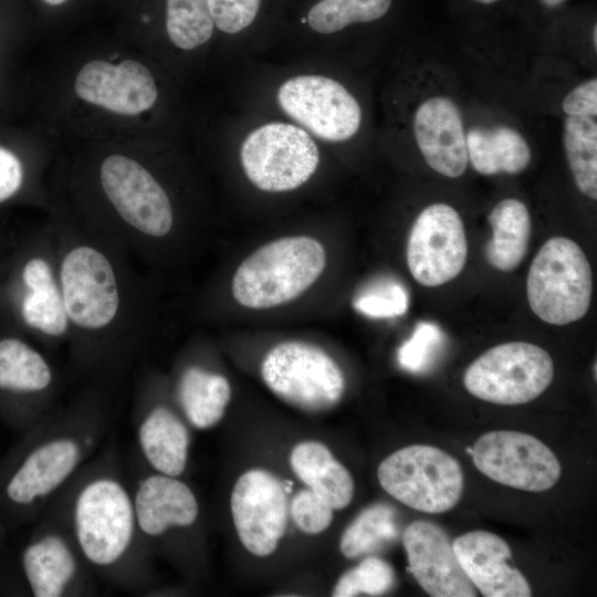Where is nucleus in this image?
<instances>
[{
    "mask_svg": "<svg viewBox=\"0 0 597 597\" xmlns=\"http://www.w3.org/2000/svg\"><path fill=\"white\" fill-rule=\"evenodd\" d=\"M52 500L96 577L129 593L146 591L150 552L115 444L95 454Z\"/></svg>",
    "mask_w": 597,
    "mask_h": 597,
    "instance_id": "f257e3e1",
    "label": "nucleus"
},
{
    "mask_svg": "<svg viewBox=\"0 0 597 597\" xmlns=\"http://www.w3.org/2000/svg\"><path fill=\"white\" fill-rule=\"evenodd\" d=\"M105 408L87 399L50 411L0 459V517L9 533L31 525L100 448Z\"/></svg>",
    "mask_w": 597,
    "mask_h": 597,
    "instance_id": "f03ea898",
    "label": "nucleus"
},
{
    "mask_svg": "<svg viewBox=\"0 0 597 597\" xmlns=\"http://www.w3.org/2000/svg\"><path fill=\"white\" fill-rule=\"evenodd\" d=\"M325 244L311 234L272 239L249 253L235 268L230 293L250 311L285 306L306 294L327 268Z\"/></svg>",
    "mask_w": 597,
    "mask_h": 597,
    "instance_id": "7ed1b4c3",
    "label": "nucleus"
},
{
    "mask_svg": "<svg viewBox=\"0 0 597 597\" xmlns=\"http://www.w3.org/2000/svg\"><path fill=\"white\" fill-rule=\"evenodd\" d=\"M15 552L28 595L82 597L96 593V576L82 556L56 503L51 500Z\"/></svg>",
    "mask_w": 597,
    "mask_h": 597,
    "instance_id": "20e7f679",
    "label": "nucleus"
},
{
    "mask_svg": "<svg viewBox=\"0 0 597 597\" xmlns=\"http://www.w3.org/2000/svg\"><path fill=\"white\" fill-rule=\"evenodd\" d=\"M526 293L531 310L545 323L583 318L590 306L593 276L582 248L565 237L548 239L531 263Z\"/></svg>",
    "mask_w": 597,
    "mask_h": 597,
    "instance_id": "39448f33",
    "label": "nucleus"
},
{
    "mask_svg": "<svg viewBox=\"0 0 597 597\" xmlns=\"http://www.w3.org/2000/svg\"><path fill=\"white\" fill-rule=\"evenodd\" d=\"M261 377L281 400L308 412L337 405L346 386L344 373L332 356L303 341L274 345L261 363Z\"/></svg>",
    "mask_w": 597,
    "mask_h": 597,
    "instance_id": "423d86ee",
    "label": "nucleus"
},
{
    "mask_svg": "<svg viewBox=\"0 0 597 597\" xmlns=\"http://www.w3.org/2000/svg\"><path fill=\"white\" fill-rule=\"evenodd\" d=\"M377 475L381 488L394 499L430 514L453 509L463 490L460 463L428 444L395 451L379 464Z\"/></svg>",
    "mask_w": 597,
    "mask_h": 597,
    "instance_id": "0eeeda50",
    "label": "nucleus"
},
{
    "mask_svg": "<svg viewBox=\"0 0 597 597\" xmlns=\"http://www.w3.org/2000/svg\"><path fill=\"white\" fill-rule=\"evenodd\" d=\"M554 376V364L542 347L526 342L494 346L465 370L463 384L474 397L503 406L530 402L543 394Z\"/></svg>",
    "mask_w": 597,
    "mask_h": 597,
    "instance_id": "6e6552de",
    "label": "nucleus"
},
{
    "mask_svg": "<svg viewBox=\"0 0 597 597\" xmlns=\"http://www.w3.org/2000/svg\"><path fill=\"white\" fill-rule=\"evenodd\" d=\"M240 163L248 180L265 192H287L300 188L315 174L320 151L298 126L268 123L243 140Z\"/></svg>",
    "mask_w": 597,
    "mask_h": 597,
    "instance_id": "1a4fd4ad",
    "label": "nucleus"
},
{
    "mask_svg": "<svg viewBox=\"0 0 597 597\" xmlns=\"http://www.w3.org/2000/svg\"><path fill=\"white\" fill-rule=\"evenodd\" d=\"M475 468L489 479L519 490L543 492L561 476L554 452L524 432L498 430L482 434L468 449Z\"/></svg>",
    "mask_w": 597,
    "mask_h": 597,
    "instance_id": "9d476101",
    "label": "nucleus"
},
{
    "mask_svg": "<svg viewBox=\"0 0 597 597\" xmlns=\"http://www.w3.org/2000/svg\"><path fill=\"white\" fill-rule=\"evenodd\" d=\"M55 378L35 348L17 337L0 339V418L23 433L50 410Z\"/></svg>",
    "mask_w": 597,
    "mask_h": 597,
    "instance_id": "9b49d317",
    "label": "nucleus"
},
{
    "mask_svg": "<svg viewBox=\"0 0 597 597\" xmlns=\"http://www.w3.org/2000/svg\"><path fill=\"white\" fill-rule=\"evenodd\" d=\"M59 285L69 321L78 328L97 332L116 317V275L109 260L96 248L82 244L65 253Z\"/></svg>",
    "mask_w": 597,
    "mask_h": 597,
    "instance_id": "f8f14e48",
    "label": "nucleus"
},
{
    "mask_svg": "<svg viewBox=\"0 0 597 597\" xmlns=\"http://www.w3.org/2000/svg\"><path fill=\"white\" fill-rule=\"evenodd\" d=\"M276 97L290 117L323 140H348L360 127L362 109L357 100L331 77H291L281 84Z\"/></svg>",
    "mask_w": 597,
    "mask_h": 597,
    "instance_id": "ddd939ff",
    "label": "nucleus"
},
{
    "mask_svg": "<svg viewBox=\"0 0 597 597\" xmlns=\"http://www.w3.org/2000/svg\"><path fill=\"white\" fill-rule=\"evenodd\" d=\"M468 240L458 211L447 203L426 207L415 220L406 259L412 277L428 287L440 286L463 270Z\"/></svg>",
    "mask_w": 597,
    "mask_h": 597,
    "instance_id": "4468645a",
    "label": "nucleus"
},
{
    "mask_svg": "<svg viewBox=\"0 0 597 597\" xmlns=\"http://www.w3.org/2000/svg\"><path fill=\"white\" fill-rule=\"evenodd\" d=\"M102 188L122 219L140 233L163 238L174 226L170 199L157 179L138 161L111 155L100 170Z\"/></svg>",
    "mask_w": 597,
    "mask_h": 597,
    "instance_id": "2eb2a0df",
    "label": "nucleus"
},
{
    "mask_svg": "<svg viewBox=\"0 0 597 597\" xmlns=\"http://www.w3.org/2000/svg\"><path fill=\"white\" fill-rule=\"evenodd\" d=\"M130 489L140 534L149 552L177 533L192 531L200 516L197 496L178 476L134 464Z\"/></svg>",
    "mask_w": 597,
    "mask_h": 597,
    "instance_id": "dca6fc26",
    "label": "nucleus"
},
{
    "mask_svg": "<svg viewBox=\"0 0 597 597\" xmlns=\"http://www.w3.org/2000/svg\"><path fill=\"white\" fill-rule=\"evenodd\" d=\"M272 473L253 469L235 482L230 507L242 545L253 555L272 554L283 536L287 522V492Z\"/></svg>",
    "mask_w": 597,
    "mask_h": 597,
    "instance_id": "f3484780",
    "label": "nucleus"
},
{
    "mask_svg": "<svg viewBox=\"0 0 597 597\" xmlns=\"http://www.w3.org/2000/svg\"><path fill=\"white\" fill-rule=\"evenodd\" d=\"M74 91L82 101L124 116L148 111L158 96L151 72L132 59L119 63L104 60L85 63L75 76Z\"/></svg>",
    "mask_w": 597,
    "mask_h": 597,
    "instance_id": "a211bd4d",
    "label": "nucleus"
},
{
    "mask_svg": "<svg viewBox=\"0 0 597 597\" xmlns=\"http://www.w3.org/2000/svg\"><path fill=\"white\" fill-rule=\"evenodd\" d=\"M409 570L432 597H474L475 587L464 574L444 531L428 521H415L402 535Z\"/></svg>",
    "mask_w": 597,
    "mask_h": 597,
    "instance_id": "6ab92c4d",
    "label": "nucleus"
},
{
    "mask_svg": "<svg viewBox=\"0 0 597 597\" xmlns=\"http://www.w3.org/2000/svg\"><path fill=\"white\" fill-rule=\"evenodd\" d=\"M188 425L182 412L153 394L138 400L134 415L137 452L148 469L170 476L182 475L191 442Z\"/></svg>",
    "mask_w": 597,
    "mask_h": 597,
    "instance_id": "aec40b11",
    "label": "nucleus"
},
{
    "mask_svg": "<svg viewBox=\"0 0 597 597\" xmlns=\"http://www.w3.org/2000/svg\"><path fill=\"white\" fill-rule=\"evenodd\" d=\"M452 547L464 574L483 596L532 595L524 575L507 564L512 552L502 537L486 531H472L457 537Z\"/></svg>",
    "mask_w": 597,
    "mask_h": 597,
    "instance_id": "412c9836",
    "label": "nucleus"
},
{
    "mask_svg": "<svg viewBox=\"0 0 597 597\" xmlns=\"http://www.w3.org/2000/svg\"><path fill=\"white\" fill-rule=\"evenodd\" d=\"M413 133L426 163L437 172L458 178L467 169L468 153L461 114L446 96L423 101L413 117Z\"/></svg>",
    "mask_w": 597,
    "mask_h": 597,
    "instance_id": "4be33fe9",
    "label": "nucleus"
},
{
    "mask_svg": "<svg viewBox=\"0 0 597 597\" xmlns=\"http://www.w3.org/2000/svg\"><path fill=\"white\" fill-rule=\"evenodd\" d=\"M175 396L186 420L196 429L216 426L231 398L229 380L198 364L185 366L177 378Z\"/></svg>",
    "mask_w": 597,
    "mask_h": 597,
    "instance_id": "5701e85b",
    "label": "nucleus"
},
{
    "mask_svg": "<svg viewBox=\"0 0 597 597\" xmlns=\"http://www.w3.org/2000/svg\"><path fill=\"white\" fill-rule=\"evenodd\" d=\"M294 473L334 510L346 507L354 495V481L348 470L317 441L296 444L290 455Z\"/></svg>",
    "mask_w": 597,
    "mask_h": 597,
    "instance_id": "b1692460",
    "label": "nucleus"
},
{
    "mask_svg": "<svg viewBox=\"0 0 597 597\" xmlns=\"http://www.w3.org/2000/svg\"><path fill=\"white\" fill-rule=\"evenodd\" d=\"M22 280L29 290L21 304L24 323L51 337L64 335L70 321L51 265L42 258H32L23 266Z\"/></svg>",
    "mask_w": 597,
    "mask_h": 597,
    "instance_id": "393cba45",
    "label": "nucleus"
},
{
    "mask_svg": "<svg viewBox=\"0 0 597 597\" xmlns=\"http://www.w3.org/2000/svg\"><path fill=\"white\" fill-rule=\"evenodd\" d=\"M468 159L481 175L517 174L531 161L524 137L509 126L472 128L465 135Z\"/></svg>",
    "mask_w": 597,
    "mask_h": 597,
    "instance_id": "a878e982",
    "label": "nucleus"
},
{
    "mask_svg": "<svg viewBox=\"0 0 597 597\" xmlns=\"http://www.w3.org/2000/svg\"><path fill=\"white\" fill-rule=\"evenodd\" d=\"M492 239L485 247V258L496 270L510 272L523 261L531 238V216L520 200H501L489 213Z\"/></svg>",
    "mask_w": 597,
    "mask_h": 597,
    "instance_id": "bb28decb",
    "label": "nucleus"
},
{
    "mask_svg": "<svg viewBox=\"0 0 597 597\" xmlns=\"http://www.w3.org/2000/svg\"><path fill=\"white\" fill-rule=\"evenodd\" d=\"M566 158L579 191L597 199L596 117L567 116L564 122Z\"/></svg>",
    "mask_w": 597,
    "mask_h": 597,
    "instance_id": "cd10ccee",
    "label": "nucleus"
},
{
    "mask_svg": "<svg viewBox=\"0 0 597 597\" xmlns=\"http://www.w3.org/2000/svg\"><path fill=\"white\" fill-rule=\"evenodd\" d=\"M396 516L395 509L384 503L366 507L344 531L341 553L347 558H356L394 542L399 535Z\"/></svg>",
    "mask_w": 597,
    "mask_h": 597,
    "instance_id": "c85d7f7f",
    "label": "nucleus"
},
{
    "mask_svg": "<svg viewBox=\"0 0 597 597\" xmlns=\"http://www.w3.org/2000/svg\"><path fill=\"white\" fill-rule=\"evenodd\" d=\"M392 0H318L308 10V27L321 34L338 32L354 23L383 18Z\"/></svg>",
    "mask_w": 597,
    "mask_h": 597,
    "instance_id": "c756f323",
    "label": "nucleus"
},
{
    "mask_svg": "<svg viewBox=\"0 0 597 597\" xmlns=\"http://www.w3.org/2000/svg\"><path fill=\"white\" fill-rule=\"evenodd\" d=\"M214 30L208 0H166V31L179 49L207 43Z\"/></svg>",
    "mask_w": 597,
    "mask_h": 597,
    "instance_id": "7c9ffc66",
    "label": "nucleus"
},
{
    "mask_svg": "<svg viewBox=\"0 0 597 597\" xmlns=\"http://www.w3.org/2000/svg\"><path fill=\"white\" fill-rule=\"evenodd\" d=\"M395 584L392 567L381 558L366 557L358 566L345 573L337 582L334 597H353L359 594L378 596Z\"/></svg>",
    "mask_w": 597,
    "mask_h": 597,
    "instance_id": "2f4dec72",
    "label": "nucleus"
},
{
    "mask_svg": "<svg viewBox=\"0 0 597 597\" xmlns=\"http://www.w3.org/2000/svg\"><path fill=\"white\" fill-rule=\"evenodd\" d=\"M443 343V333L433 323H419L411 337L398 350L399 365L410 373L425 371L432 365Z\"/></svg>",
    "mask_w": 597,
    "mask_h": 597,
    "instance_id": "473e14b6",
    "label": "nucleus"
},
{
    "mask_svg": "<svg viewBox=\"0 0 597 597\" xmlns=\"http://www.w3.org/2000/svg\"><path fill=\"white\" fill-rule=\"evenodd\" d=\"M333 507L312 490H301L290 504V513L297 527L307 534L325 531L333 520Z\"/></svg>",
    "mask_w": 597,
    "mask_h": 597,
    "instance_id": "72a5a7b5",
    "label": "nucleus"
},
{
    "mask_svg": "<svg viewBox=\"0 0 597 597\" xmlns=\"http://www.w3.org/2000/svg\"><path fill=\"white\" fill-rule=\"evenodd\" d=\"M355 308L375 318L399 316L408 308V294L398 283L386 284L359 296L355 301Z\"/></svg>",
    "mask_w": 597,
    "mask_h": 597,
    "instance_id": "f704fd0d",
    "label": "nucleus"
},
{
    "mask_svg": "<svg viewBox=\"0 0 597 597\" xmlns=\"http://www.w3.org/2000/svg\"><path fill=\"white\" fill-rule=\"evenodd\" d=\"M214 27L228 34H235L255 20L261 0H208Z\"/></svg>",
    "mask_w": 597,
    "mask_h": 597,
    "instance_id": "c9c22d12",
    "label": "nucleus"
},
{
    "mask_svg": "<svg viewBox=\"0 0 597 597\" xmlns=\"http://www.w3.org/2000/svg\"><path fill=\"white\" fill-rule=\"evenodd\" d=\"M9 532L0 517V596H29L21 578Z\"/></svg>",
    "mask_w": 597,
    "mask_h": 597,
    "instance_id": "e433bc0d",
    "label": "nucleus"
},
{
    "mask_svg": "<svg viewBox=\"0 0 597 597\" xmlns=\"http://www.w3.org/2000/svg\"><path fill=\"white\" fill-rule=\"evenodd\" d=\"M562 107L567 116L597 115V78L588 80L573 88L563 100Z\"/></svg>",
    "mask_w": 597,
    "mask_h": 597,
    "instance_id": "4c0bfd02",
    "label": "nucleus"
},
{
    "mask_svg": "<svg viewBox=\"0 0 597 597\" xmlns=\"http://www.w3.org/2000/svg\"><path fill=\"white\" fill-rule=\"evenodd\" d=\"M23 181V167L19 158L0 147V202L11 198Z\"/></svg>",
    "mask_w": 597,
    "mask_h": 597,
    "instance_id": "58836bf2",
    "label": "nucleus"
},
{
    "mask_svg": "<svg viewBox=\"0 0 597 597\" xmlns=\"http://www.w3.org/2000/svg\"><path fill=\"white\" fill-rule=\"evenodd\" d=\"M545 6L549 8L558 7L564 3L566 0H541Z\"/></svg>",
    "mask_w": 597,
    "mask_h": 597,
    "instance_id": "ea45409f",
    "label": "nucleus"
},
{
    "mask_svg": "<svg viewBox=\"0 0 597 597\" xmlns=\"http://www.w3.org/2000/svg\"><path fill=\"white\" fill-rule=\"evenodd\" d=\"M43 1L44 3L49 4V6H60V4H63L64 2H66L67 0H41Z\"/></svg>",
    "mask_w": 597,
    "mask_h": 597,
    "instance_id": "a19ab883",
    "label": "nucleus"
},
{
    "mask_svg": "<svg viewBox=\"0 0 597 597\" xmlns=\"http://www.w3.org/2000/svg\"><path fill=\"white\" fill-rule=\"evenodd\" d=\"M593 41L596 48L597 46V24L596 23L594 24V28H593Z\"/></svg>",
    "mask_w": 597,
    "mask_h": 597,
    "instance_id": "79ce46f5",
    "label": "nucleus"
},
{
    "mask_svg": "<svg viewBox=\"0 0 597 597\" xmlns=\"http://www.w3.org/2000/svg\"><path fill=\"white\" fill-rule=\"evenodd\" d=\"M472 1L483 3V4H491V3H495V2H498L500 0H472Z\"/></svg>",
    "mask_w": 597,
    "mask_h": 597,
    "instance_id": "37998d69",
    "label": "nucleus"
}]
</instances>
